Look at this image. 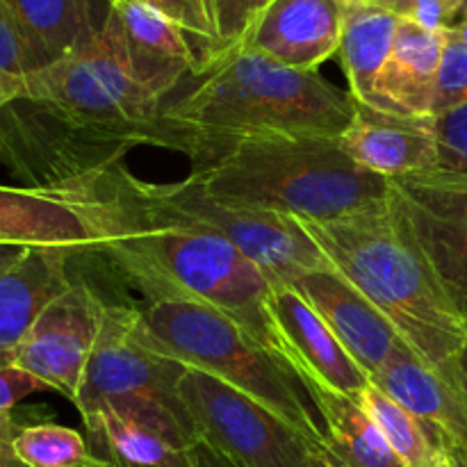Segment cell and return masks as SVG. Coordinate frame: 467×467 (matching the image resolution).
Returning <instances> with one entry per match:
<instances>
[{
	"mask_svg": "<svg viewBox=\"0 0 467 467\" xmlns=\"http://www.w3.org/2000/svg\"><path fill=\"white\" fill-rule=\"evenodd\" d=\"M187 467H237L231 459L222 454L219 450H214L208 441L203 438H196L194 442L187 450Z\"/></svg>",
	"mask_w": 467,
	"mask_h": 467,
	"instance_id": "d590c367",
	"label": "cell"
},
{
	"mask_svg": "<svg viewBox=\"0 0 467 467\" xmlns=\"http://www.w3.org/2000/svg\"><path fill=\"white\" fill-rule=\"evenodd\" d=\"M46 64L50 62L36 48L35 41L27 36L21 23L0 5V73L26 78L44 68Z\"/></svg>",
	"mask_w": 467,
	"mask_h": 467,
	"instance_id": "f1b7e54d",
	"label": "cell"
},
{
	"mask_svg": "<svg viewBox=\"0 0 467 467\" xmlns=\"http://www.w3.org/2000/svg\"><path fill=\"white\" fill-rule=\"evenodd\" d=\"M388 210L467 324V173L433 167L388 178Z\"/></svg>",
	"mask_w": 467,
	"mask_h": 467,
	"instance_id": "30bf717a",
	"label": "cell"
},
{
	"mask_svg": "<svg viewBox=\"0 0 467 467\" xmlns=\"http://www.w3.org/2000/svg\"><path fill=\"white\" fill-rule=\"evenodd\" d=\"M76 254L30 246L14 267L0 272V360H12L46 306L76 281Z\"/></svg>",
	"mask_w": 467,
	"mask_h": 467,
	"instance_id": "ac0fdd59",
	"label": "cell"
},
{
	"mask_svg": "<svg viewBox=\"0 0 467 467\" xmlns=\"http://www.w3.org/2000/svg\"><path fill=\"white\" fill-rule=\"evenodd\" d=\"M331 267L354 285L404 337L442 369L467 345V324L442 292L420 251L400 231L386 205L327 222L296 219Z\"/></svg>",
	"mask_w": 467,
	"mask_h": 467,
	"instance_id": "277c9868",
	"label": "cell"
},
{
	"mask_svg": "<svg viewBox=\"0 0 467 467\" xmlns=\"http://www.w3.org/2000/svg\"><path fill=\"white\" fill-rule=\"evenodd\" d=\"M30 249V246H16V244H0V272H5V269L14 267V265L18 263V260L26 255V251Z\"/></svg>",
	"mask_w": 467,
	"mask_h": 467,
	"instance_id": "ab89813d",
	"label": "cell"
},
{
	"mask_svg": "<svg viewBox=\"0 0 467 467\" xmlns=\"http://www.w3.org/2000/svg\"><path fill=\"white\" fill-rule=\"evenodd\" d=\"M438 119V167L467 173V105Z\"/></svg>",
	"mask_w": 467,
	"mask_h": 467,
	"instance_id": "d6a6232c",
	"label": "cell"
},
{
	"mask_svg": "<svg viewBox=\"0 0 467 467\" xmlns=\"http://www.w3.org/2000/svg\"><path fill=\"white\" fill-rule=\"evenodd\" d=\"M109 7L117 14L135 62L171 99L201 67L194 41L146 0H119Z\"/></svg>",
	"mask_w": 467,
	"mask_h": 467,
	"instance_id": "ffe728a7",
	"label": "cell"
},
{
	"mask_svg": "<svg viewBox=\"0 0 467 467\" xmlns=\"http://www.w3.org/2000/svg\"><path fill=\"white\" fill-rule=\"evenodd\" d=\"M50 196L85 214L94 240L80 260H100L149 304L192 301L231 315L267 345L272 278L210 228L162 213L121 162Z\"/></svg>",
	"mask_w": 467,
	"mask_h": 467,
	"instance_id": "6da1fadb",
	"label": "cell"
},
{
	"mask_svg": "<svg viewBox=\"0 0 467 467\" xmlns=\"http://www.w3.org/2000/svg\"><path fill=\"white\" fill-rule=\"evenodd\" d=\"M461 5H463V9H467V0H461Z\"/></svg>",
	"mask_w": 467,
	"mask_h": 467,
	"instance_id": "7bdbcfd3",
	"label": "cell"
},
{
	"mask_svg": "<svg viewBox=\"0 0 467 467\" xmlns=\"http://www.w3.org/2000/svg\"><path fill=\"white\" fill-rule=\"evenodd\" d=\"M23 96L130 149L155 146V126L169 100L135 62L109 5L87 44L23 78Z\"/></svg>",
	"mask_w": 467,
	"mask_h": 467,
	"instance_id": "8992f818",
	"label": "cell"
},
{
	"mask_svg": "<svg viewBox=\"0 0 467 467\" xmlns=\"http://www.w3.org/2000/svg\"><path fill=\"white\" fill-rule=\"evenodd\" d=\"M272 0H213V21H214V46L210 55L205 57L208 62L214 55L223 53V50L233 48L251 18L260 12ZM203 62V64H205ZM201 64V67H203Z\"/></svg>",
	"mask_w": 467,
	"mask_h": 467,
	"instance_id": "4dcf8cb0",
	"label": "cell"
},
{
	"mask_svg": "<svg viewBox=\"0 0 467 467\" xmlns=\"http://www.w3.org/2000/svg\"><path fill=\"white\" fill-rule=\"evenodd\" d=\"M21 96H23V78H14V76H5V73H0V112H3L12 100L21 99Z\"/></svg>",
	"mask_w": 467,
	"mask_h": 467,
	"instance_id": "74e56055",
	"label": "cell"
},
{
	"mask_svg": "<svg viewBox=\"0 0 467 467\" xmlns=\"http://www.w3.org/2000/svg\"><path fill=\"white\" fill-rule=\"evenodd\" d=\"M447 30H427L400 18L392 50L374 85V109L433 117L436 78Z\"/></svg>",
	"mask_w": 467,
	"mask_h": 467,
	"instance_id": "d6986e66",
	"label": "cell"
},
{
	"mask_svg": "<svg viewBox=\"0 0 467 467\" xmlns=\"http://www.w3.org/2000/svg\"><path fill=\"white\" fill-rule=\"evenodd\" d=\"M372 383L436 429L451 456H467V404L456 383L441 369L404 347L374 374Z\"/></svg>",
	"mask_w": 467,
	"mask_h": 467,
	"instance_id": "e0dca14e",
	"label": "cell"
},
{
	"mask_svg": "<svg viewBox=\"0 0 467 467\" xmlns=\"http://www.w3.org/2000/svg\"><path fill=\"white\" fill-rule=\"evenodd\" d=\"M130 146L59 117L21 96L0 112V164L23 190L57 194L121 162Z\"/></svg>",
	"mask_w": 467,
	"mask_h": 467,
	"instance_id": "ba28073f",
	"label": "cell"
},
{
	"mask_svg": "<svg viewBox=\"0 0 467 467\" xmlns=\"http://www.w3.org/2000/svg\"><path fill=\"white\" fill-rule=\"evenodd\" d=\"M454 32L461 36V41H463V44H467V9L463 12V16L459 18V23L454 26Z\"/></svg>",
	"mask_w": 467,
	"mask_h": 467,
	"instance_id": "60d3db41",
	"label": "cell"
},
{
	"mask_svg": "<svg viewBox=\"0 0 467 467\" xmlns=\"http://www.w3.org/2000/svg\"><path fill=\"white\" fill-rule=\"evenodd\" d=\"M324 424L328 450L349 467H400L386 438L358 400L310 377H296Z\"/></svg>",
	"mask_w": 467,
	"mask_h": 467,
	"instance_id": "7402d4cb",
	"label": "cell"
},
{
	"mask_svg": "<svg viewBox=\"0 0 467 467\" xmlns=\"http://www.w3.org/2000/svg\"><path fill=\"white\" fill-rule=\"evenodd\" d=\"M467 105V44L454 30L445 32L441 67L433 96V117L456 112Z\"/></svg>",
	"mask_w": 467,
	"mask_h": 467,
	"instance_id": "83f0119b",
	"label": "cell"
},
{
	"mask_svg": "<svg viewBox=\"0 0 467 467\" xmlns=\"http://www.w3.org/2000/svg\"><path fill=\"white\" fill-rule=\"evenodd\" d=\"M99 328L100 292L76 276L73 285L36 317L14 351V363L73 404Z\"/></svg>",
	"mask_w": 467,
	"mask_h": 467,
	"instance_id": "7c38bea8",
	"label": "cell"
},
{
	"mask_svg": "<svg viewBox=\"0 0 467 467\" xmlns=\"http://www.w3.org/2000/svg\"><path fill=\"white\" fill-rule=\"evenodd\" d=\"M308 467H349L337 454H333L327 445L310 447Z\"/></svg>",
	"mask_w": 467,
	"mask_h": 467,
	"instance_id": "f35d334b",
	"label": "cell"
},
{
	"mask_svg": "<svg viewBox=\"0 0 467 467\" xmlns=\"http://www.w3.org/2000/svg\"><path fill=\"white\" fill-rule=\"evenodd\" d=\"M21 424L12 413H0V467H27L14 451V438H16Z\"/></svg>",
	"mask_w": 467,
	"mask_h": 467,
	"instance_id": "e575fe53",
	"label": "cell"
},
{
	"mask_svg": "<svg viewBox=\"0 0 467 467\" xmlns=\"http://www.w3.org/2000/svg\"><path fill=\"white\" fill-rule=\"evenodd\" d=\"M292 285L313 306L315 313L369 379L397 351L409 347L395 327L336 269H315L295 278Z\"/></svg>",
	"mask_w": 467,
	"mask_h": 467,
	"instance_id": "9a60e30c",
	"label": "cell"
},
{
	"mask_svg": "<svg viewBox=\"0 0 467 467\" xmlns=\"http://www.w3.org/2000/svg\"><path fill=\"white\" fill-rule=\"evenodd\" d=\"M178 395L196 436L237 467H308L313 445L292 424L235 388L185 368Z\"/></svg>",
	"mask_w": 467,
	"mask_h": 467,
	"instance_id": "8fae6325",
	"label": "cell"
},
{
	"mask_svg": "<svg viewBox=\"0 0 467 467\" xmlns=\"http://www.w3.org/2000/svg\"><path fill=\"white\" fill-rule=\"evenodd\" d=\"M337 3H340L342 7H347V5H358V3H368V0H337Z\"/></svg>",
	"mask_w": 467,
	"mask_h": 467,
	"instance_id": "b9f144b4",
	"label": "cell"
},
{
	"mask_svg": "<svg viewBox=\"0 0 467 467\" xmlns=\"http://www.w3.org/2000/svg\"><path fill=\"white\" fill-rule=\"evenodd\" d=\"M105 3H119V0H105Z\"/></svg>",
	"mask_w": 467,
	"mask_h": 467,
	"instance_id": "ee69618b",
	"label": "cell"
},
{
	"mask_svg": "<svg viewBox=\"0 0 467 467\" xmlns=\"http://www.w3.org/2000/svg\"><path fill=\"white\" fill-rule=\"evenodd\" d=\"M265 313L267 347L295 377H310L354 400L372 383L292 283H272Z\"/></svg>",
	"mask_w": 467,
	"mask_h": 467,
	"instance_id": "4fadbf2b",
	"label": "cell"
},
{
	"mask_svg": "<svg viewBox=\"0 0 467 467\" xmlns=\"http://www.w3.org/2000/svg\"><path fill=\"white\" fill-rule=\"evenodd\" d=\"M441 372L456 383V388H459L467 404V345L454 360H450V363L441 369Z\"/></svg>",
	"mask_w": 467,
	"mask_h": 467,
	"instance_id": "8d00e7d4",
	"label": "cell"
},
{
	"mask_svg": "<svg viewBox=\"0 0 467 467\" xmlns=\"http://www.w3.org/2000/svg\"><path fill=\"white\" fill-rule=\"evenodd\" d=\"M135 185L140 194L162 213L226 237L249 255L272 283H292L315 269H333L296 219L226 203L187 181L146 182L135 176Z\"/></svg>",
	"mask_w": 467,
	"mask_h": 467,
	"instance_id": "9c48e42d",
	"label": "cell"
},
{
	"mask_svg": "<svg viewBox=\"0 0 467 467\" xmlns=\"http://www.w3.org/2000/svg\"><path fill=\"white\" fill-rule=\"evenodd\" d=\"M185 365L155 349L140 308L100 295V328L73 406L80 418L112 409L153 424L190 447L194 424L178 395Z\"/></svg>",
	"mask_w": 467,
	"mask_h": 467,
	"instance_id": "52a82bcc",
	"label": "cell"
},
{
	"mask_svg": "<svg viewBox=\"0 0 467 467\" xmlns=\"http://www.w3.org/2000/svg\"><path fill=\"white\" fill-rule=\"evenodd\" d=\"M340 149L365 171L381 178L438 167V119L383 112L356 103Z\"/></svg>",
	"mask_w": 467,
	"mask_h": 467,
	"instance_id": "2e32d148",
	"label": "cell"
},
{
	"mask_svg": "<svg viewBox=\"0 0 467 467\" xmlns=\"http://www.w3.org/2000/svg\"><path fill=\"white\" fill-rule=\"evenodd\" d=\"M155 9L171 18L181 30L187 32L199 50L201 64L210 55L214 46V21H213V0H146ZM201 68V67H199Z\"/></svg>",
	"mask_w": 467,
	"mask_h": 467,
	"instance_id": "f546056e",
	"label": "cell"
},
{
	"mask_svg": "<svg viewBox=\"0 0 467 467\" xmlns=\"http://www.w3.org/2000/svg\"><path fill=\"white\" fill-rule=\"evenodd\" d=\"M372 3L427 30H454L465 12L461 0H372Z\"/></svg>",
	"mask_w": 467,
	"mask_h": 467,
	"instance_id": "1f68e13d",
	"label": "cell"
},
{
	"mask_svg": "<svg viewBox=\"0 0 467 467\" xmlns=\"http://www.w3.org/2000/svg\"><path fill=\"white\" fill-rule=\"evenodd\" d=\"M0 5L21 23L48 62L87 44L105 18H99L96 0H0Z\"/></svg>",
	"mask_w": 467,
	"mask_h": 467,
	"instance_id": "d4e9b609",
	"label": "cell"
},
{
	"mask_svg": "<svg viewBox=\"0 0 467 467\" xmlns=\"http://www.w3.org/2000/svg\"><path fill=\"white\" fill-rule=\"evenodd\" d=\"M351 114L354 99L317 71L231 48L210 57L164 103L155 146L185 153L199 141L258 130L340 137Z\"/></svg>",
	"mask_w": 467,
	"mask_h": 467,
	"instance_id": "3957f363",
	"label": "cell"
},
{
	"mask_svg": "<svg viewBox=\"0 0 467 467\" xmlns=\"http://www.w3.org/2000/svg\"><path fill=\"white\" fill-rule=\"evenodd\" d=\"M140 313L155 349L263 404L310 445L328 447L322 420L301 383L244 324L192 301H160L141 306Z\"/></svg>",
	"mask_w": 467,
	"mask_h": 467,
	"instance_id": "5b68a950",
	"label": "cell"
},
{
	"mask_svg": "<svg viewBox=\"0 0 467 467\" xmlns=\"http://www.w3.org/2000/svg\"><path fill=\"white\" fill-rule=\"evenodd\" d=\"M94 454L117 467H187L190 447L173 441L153 424L112 409L82 418Z\"/></svg>",
	"mask_w": 467,
	"mask_h": 467,
	"instance_id": "cb8c5ba5",
	"label": "cell"
},
{
	"mask_svg": "<svg viewBox=\"0 0 467 467\" xmlns=\"http://www.w3.org/2000/svg\"><path fill=\"white\" fill-rule=\"evenodd\" d=\"M85 214L59 196L0 185V244L53 246L85 258L91 249Z\"/></svg>",
	"mask_w": 467,
	"mask_h": 467,
	"instance_id": "44dd1931",
	"label": "cell"
},
{
	"mask_svg": "<svg viewBox=\"0 0 467 467\" xmlns=\"http://www.w3.org/2000/svg\"><path fill=\"white\" fill-rule=\"evenodd\" d=\"M14 451L27 467H117L96 456L76 429L55 422L21 424Z\"/></svg>",
	"mask_w": 467,
	"mask_h": 467,
	"instance_id": "4316f807",
	"label": "cell"
},
{
	"mask_svg": "<svg viewBox=\"0 0 467 467\" xmlns=\"http://www.w3.org/2000/svg\"><path fill=\"white\" fill-rule=\"evenodd\" d=\"M44 390H50L44 381L12 360H0V413H12L18 401Z\"/></svg>",
	"mask_w": 467,
	"mask_h": 467,
	"instance_id": "836d02e7",
	"label": "cell"
},
{
	"mask_svg": "<svg viewBox=\"0 0 467 467\" xmlns=\"http://www.w3.org/2000/svg\"><path fill=\"white\" fill-rule=\"evenodd\" d=\"M342 18L345 7L337 0H272L251 18L233 48L317 71L340 50Z\"/></svg>",
	"mask_w": 467,
	"mask_h": 467,
	"instance_id": "5bb4252c",
	"label": "cell"
},
{
	"mask_svg": "<svg viewBox=\"0 0 467 467\" xmlns=\"http://www.w3.org/2000/svg\"><path fill=\"white\" fill-rule=\"evenodd\" d=\"M190 185L233 205L327 219L386 205L388 178L365 171L337 137L258 130L192 144Z\"/></svg>",
	"mask_w": 467,
	"mask_h": 467,
	"instance_id": "7a4b0ae2",
	"label": "cell"
},
{
	"mask_svg": "<svg viewBox=\"0 0 467 467\" xmlns=\"http://www.w3.org/2000/svg\"><path fill=\"white\" fill-rule=\"evenodd\" d=\"M360 406L386 438L400 467H451L450 450L441 433L397 404L379 386L369 383L358 395Z\"/></svg>",
	"mask_w": 467,
	"mask_h": 467,
	"instance_id": "484cf974",
	"label": "cell"
},
{
	"mask_svg": "<svg viewBox=\"0 0 467 467\" xmlns=\"http://www.w3.org/2000/svg\"><path fill=\"white\" fill-rule=\"evenodd\" d=\"M397 26L400 16L372 0L345 7L337 55L349 80V96L356 103L374 108V85L392 50Z\"/></svg>",
	"mask_w": 467,
	"mask_h": 467,
	"instance_id": "603a6c76",
	"label": "cell"
}]
</instances>
